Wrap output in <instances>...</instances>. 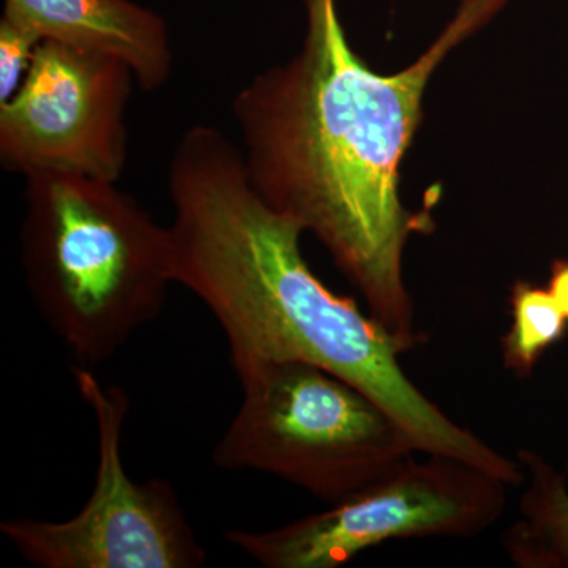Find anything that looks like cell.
<instances>
[{
    "mask_svg": "<svg viewBox=\"0 0 568 568\" xmlns=\"http://www.w3.org/2000/svg\"><path fill=\"white\" fill-rule=\"evenodd\" d=\"M306 17L302 51L235 95L245 170L272 207L327 248L369 315L413 349L403 260L410 235L432 220L402 203L399 166L433 71L481 24L458 10L417 62L383 77L347 43L335 0H306Z\"/></svg>",
    "mask_w": 568,
    "mask_h": 568,
    "instance_id": "6da1fadb",
    "label": "cell"
},
{
    "mask_svg": "<svg viewBox=\"0 0 568 568\" xmlns=\"http://www.w3.org/2000/svg\"><path fill=\"white\" fill-rule=\"evenodd\" d=\"M174 284L223 328L231 364L305 362L343 377L384 407L425 455L459 459L517 487L518 459L463 428L407 377L409 347L306 263L304 230L257 193L241 145L212 125L190 126L168 168Z\"/></svg>",
    "mask_w": 568,
    "mask_h": 568,
    "instance_id": "7a4b0ae2",
    "label": "cell"
},
{
    "mask_svg": "<svg viewBox=\"0 0 568 568\" xmlns=\"http://www.w3.org/2000/svg\"><path fill=\"white\" fill-rule=\"evenodd\" d=\"M20 242L41 317L78 365L111 361L163 312L173 239L118 182L69 173L26 178Z\"/></svg>",
    "mask_w": 568,
    "mask_h": 568,
    "instance_id": "3957f363",
    "label": "cell"
},
{
    "mask_svg": "<svg viewBox=\"0 0 568 568\" xmlns=\"http://www.w3.org/2000/svg\"><path fill=\"white\" fill-rule=\"evenodd\" d=\"M234 369L242 399L213 447L220 469L257 470L336 504L418 452L383 406L320 366L267 361Z\"/></svg>",
    "mask_w": 568,
    "mask_h": 568,
    "instance_id": "277c9868",
    "label": "cell"
},
{
    "mask_svg": "<svg viewBox=\"0 0 568 568\" xmlns=\"http://www.w3.org/2000/svg\"><path fill=\"white\" fill-rule=\"evenodd\" d=\"M74 384L95 417L99 466L84 506L65 521L10 518L0 532L40 568H200L207 555L178 491L163 478L134 481L122 458L130 398L74 365Z\"/></svg>",
    "mask_w": 568,
    "mask_h": 568,
    "instance_id": "5b68a950",
    "label": "cell"
},
{
    "mask_svg": "<svg viewBox=\"0 0 568 568\" xmlns=\"http://www.w3.org/2000/svg\"><path fill=\"white\" fill-rule=\"evenodd\" d=\"M507 487L459 459L410 457L321 514L275 529H230L223 537L265 568H339L390 540L480 536L503 517Z\"/></svg>",
    "mask_w": 568,
    "mask_h": 568,
    "instance_id": "8992f818",
    "label": "cell"
},
{
    "mask_svg": "<svg viewBox=\"0 0 568 568\" xmlns=\"http://www.w3.org/2000/svg\"><path fill=\"white\" fill-rule=\"evenodd\" d=\"M133 82L118 59L41 40L20 91L0 103L3 168L121 181Z\"/></svg>",
    "mask_w": 568,
    "mask_h": 568,
    "instance_id": "52a82bcc",
    "label": "cell"
},
{
    "mask_svg": "<svg viewBox=\"0 0 568 568\" xmlns=\"http://www.w3.org/2000/svg\"><path fill=\"white\" fill-rule=\"evenodd\" d=\"M3 17L40 40L118 59L144 92L159 91L173 74L166 22L132 0H6Z\"/></svg>",
    "mask_w": 568,
    "mask_h": 568,
    "instance_id": "ba28073f",
    "label": "cell"
},
{
    "mask_svg": "<svg viewBox=\"0 0 568 568\" xmlns=\"http://www.w3.org/2000/svg\"><path fill=\"white\" fill-rule=\"evenodd\" d=\"M526 488L518 518L503 536L508 558L519 568H568V484L537 452H518Z\"/></svg>",
    "mask_w": 568,
    "mask_h": 568,
    "instance_id": "9c48e42d",
    "label": "cell"
},
{
    "mask_svg": "<svg viewBox=\"0 0 568 568\" xmlns=\"http://www.w3.org/2000/svg\"><path fill=\"white\" fill-rule=\"evenodd\" d=\"M511 327L500 339L504 365L517 376H530L548 347L567 332L568 320L545 287L518 282L511 287Z\"/></svg>",
    "mask_w": 568,
    "mask_h": 568,
    "instance_id": "30bf717a",
    "label": "cell"
},
{
    "mask_svg": "<svg viewBox=\"0 0 568 568\" xmlns=\"http://www.w3.org/2000/svg\"><path fill=\"white\" fill-rule=\"evenodd\" d=\"M39 37L9 18L0 21V103L9 102L28 77Z\"/></svg>",
    "mask_w": 568,
    "mask_h": 568,
    "instance_id": "8fae6325",
    "label": "cell"
},
{
    "mask_svg": "<svg viewBox=\"0 0 568 568\" xmlns=\"http://www.w3.org/2000/svg\"><path fill=\"white\" fill-rule=\"evenodd\" d=\"M547 290L568 320V257L552 263Z\"/></svg>",
    "mask_w": 568,
    "mask_h": 568,
    "instance_id": "7c38bea8",
    "label": "cell"
}]
</instances>
